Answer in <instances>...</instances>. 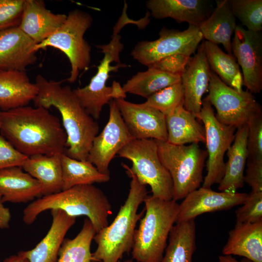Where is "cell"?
Segmentation results:
<instances>
[{"instance_id":"1","label":"cell","mask_w":262,"mask_h":262,"mask_svg":"<svg viewBox=\"0 0 262 262\" xmlns=\"http://www.w3.org/2000/svg\"><path fill=\"white\" fill-rule=\"evenodd\" d=\"M0 134L28 157L65 153L67 137L59 118L42 107L2 112Z\"/></svg>"},{"instance_id":"2","label":"cell","mask_w":262,"mask_h":262,"mask_svg":"<svg viewBox=\"0 0 262 262\" xmlns=\"http://www.w3.org/2000/svg\"><path fill=\"white\" fill-rule=\"evenodd\" d=\"M35 83L38 91L33 100L34 106L54 107L61 115L67 137L65 153L78 160L87 161L99 131L98 123L81 106L70 86H63L61 82L47 80L41 75L36 76Z\"/></svg>"},{"instance_id":"3","label":"cell","mask_w":262,"mask_h":262,"mask_svg":"<svg viewBox=\"0 0 262 262\" xmlns=\"http://www.w3.org/2000/svg\"><path fill=\"white\" fill-rule=\"evenodd\" d=\"M122 165L131 178L129 192L113 222L94 237L97 247L92 257L96 262H118L125 253H129L136 224L145 213V209L139 213L138 210L147 196L146 185L139 181L129 166Z\"/></svg>"},{"instance_id":"4","label":"cell","mask_w":262,"mask_h":262,"mask_svg":"<svg viewBox=\"0 0 262 262\" xmlns=\"http://www.w3.org/2000/svg\"><path fill=\"white\" fill-rule=\"evenodd\" d=\"M54 209L75 217L85 216L96 233L109 225L108 218L112 213L109 198L100 189L93 184L79 185L33 200L24 209L22 220L31 225L43 212Z\"/></svg>"},{"instance_id":"5","label":"cell","mask_w":262,"mask_h":262,"mask_svg":"<svg viewBox=\"0 0 262 262\" xmlns=\"http://www.w3.org/2000/svg\"><path fill=\"white\" fill-rule=\"evenodd\" d=\"M145 214L135 229L131 250L136 262H161L170 230L176 223L179 204L147 196Z\"/></svg>"},{"instance_id":"6","label":"cell","mask_w":262,"mask_h":262,"mask_svg":"<svg viewBox=\"0 0 262 262\" xmlns=\"http://www.w3.org/2000/svg\"><path fill=\"white\" fill-rule=\"evenodd\" d=\"M159 159L173 183L172 200L177 201L198 189L203 181L206 150L198 144L176 145L155 140Z\"/></svg>"},{"instance_id":"7","label":"cell","mask_w":262,"mask_h":262,"mask_svg":"<svg viewBox=\"0 0 262 262\" xmlns=\"http://www.w3.org/2000/svg\"><path fill=\"white\" fill-rule=\"evenodd\" d=\"M120 39L117 33H114L109 44L96 46L104 54L96 74L88 85L73 89L81 106L95 120L99 118L105 105L114 99L126 97V93L118 82H114L112 86L106 85L110 72L128 66L120 62L119 54L123 49Z\"/></svg>"},{"instance_id":"8","label":"cell","mask_w":262,"mask_h":262,"mask_svg":"<svg viewBox=\"0 0 262 262\" xmlns=\"http://www.w3.org/2000/svg\"><path fill=\"white\" fill-rule=\"evenodd\" d=\"M92 22L93 17L88 13L79 9L71 10L62 25L46 40L36 44L34 50L52 47L65 53L71 65L67 81L74 83L80 71L87 69L91 63V47L84 35Z\"/></svg>"},{"instance_id":"9","label":"cell","mask_w":262,"mask_h":262,"mask_svg":"<svg viewBox=\"0 0 262 262\" xmlns=\"http://www.w3.org/2000/svg\"><path fill=\"white\" fill-rule=\"evenodd\" d=\"M117 154L131 162L130 170L141 183L150 187L152 196L164 200L172 199V180L159 159L155 139H133Z\"/></svg>"},{"instance_id":"10","label":"cell","mask_w":262,"mask_h":262,"mask_svg":"<svg viewBox=\"0 0 262 262\" xmlns=\"http://www.w3.org/2000/svg\"><path fill=\"white\" fill-rule=\"evenodd\" d=\"M205 98L215 107V117L221 123L237 129L262 115L261 106L252 93L228 86L212 70Z\"/></svg>"},{"instance_id":"11","label":"cell","mask_w":262,"mask_h":262,"mask_svg":"<svg viewBox=\"0 0 262 262\" xmlns=\"http://www.w3.org/2000/svg\"><path fill=\"white\" fill-rule=\"evenodd\" d=\"M159 36L154 40L139 42L131 52L132 57L148 67L170 55L182 54L191 56L203 39L199 27L193 25H189L183 31L164 27Z\"/></svg>"},{"instance_id":"12","label":"cell","mask_w":262,"mask_h":262,"mask_svg":"<svg viewBox=\"0 0 262 262\" xmlns=\"http://www.w3.org/2000/svg\"><path fill=\"white\" fill-rule=\"evenodd\" d=\"M198 119L204 124L205 143L208 159L207 173L203 179L202 187L211 188L222 180L225 170V153L234 141L236 128L224 125L216 119L212 105L205 98Z\"/></svg>"},{"instance_id":"13","label":"cell","mask_w":262,"mask_h":262,"mask_svg":"<svg viewBox=\"0 0 262 262\" xmlns=\"http://www.w3.org/2000/svg\"><path fill=\"white\" fill-rule=\"evenodd\" d=\"M108 121L94 139L87 161L102 174L110 175L109 166L114 156L133 140L114 99L109 103Z\"/></svg>"},{"instance_id":"14","label":"cell","mask_w":262,"mask_h":262,"mask_svg":"<svg viewBox=\"0 0 262 262\" xmlns=\"http://www.w3.org/2000/svg\"><path fill=\"white\" fill-rule=\"evenodd\" d=\"M233 56L242 70L243 84L251 93L262 89V36L237 25L231 41Z\"/></svg>"},{"instance_id":"15","label":"cell","mask_w":262,"mask_h":262,"mask_svg":"<svg viewBox=\"0 0 262 262\" xmlns=\"http://www.w3.org/2000/svg\"><path fill=\"white\" fill-rule=\"evenodd\" d=\"M114 100L134 139L167 141L165 116L161 112L143 103H134L123 98Z\"/></svg>"},{"instance_id":"16","label":"cell","mask_w":262,"mask_h":262,"mask_svg":"<svg viewBox=\"0 0 262 262\" xmlns=\"http://www.w3.org/2000/svg\"><path fill=\"white\" fill-rule=\"evenodd\" d=\"M248 194L238 192H218L203 187L186 196L179 204L176 223L195 219L204 213L229 210L243 204Z\"/></svg>"},{"instance_id":"17","label":"cell","mask_w":262,"mask_h":262,"mask_svg":"<svg viewBox=\"0 0 262 262\" xmlns=\"http://www.w3.org/2000/svg\"><path fill=\"white\" fill-rule=\"evenodd\" d=\"M197 49L181 76V83L184 92L183 106L198 119L202 98L208 87L212 70L206 57L203 42Z\"/></svg>"},{"instance_id":"18","label":"cell","mask_w":262,"mask_h":262,"mask_svg":"<svg viewBox=\"0 0 262 262\" xmlns=\"http://www.w3.org/2000/svg\"><path fill=\"white\" fill-rule=\"evenodd\" d=\"M36 44L18 27L0 31V71H25L37 60Z\"/></svg>"},{"instance_id":"19","label":"cell","mask_w":262,"mask_h":262,"mask_svg":"<svg viewBox=\"0 0 262 262\" xmlns=\"http://www.w3.org/2000/svg\"><path fill=\"white\" fill-rule=\"evenodd\" d=\"M210 3L206 0H149L146 7L156 19L171 18L199 27L211 14Z\"/></svg>"},{"instance_id":"20","label":"cell","mask_w":262,"mask_h":262,"mask_svg":"<svg viewBox=\"0 0 262 262\" xmlns=\"http://www.w3.org/2000/svg\"><path fill=\"white\" fill-rule=\"evenodd\" d=\"M51 226L45 236L33 249L19 251L29 262H57L59 252L68 230L76 217L59 209L50 210Z\"/></svg>"},{"instance_id":"21","label":"cell","mask_w":262,"mask_h":262,"mask_svg":"<svg viewBox=\"0 0 262 262\" xmlns=\"http://www.w3.org/2000/svg\"><path fill=\"white\" fill-rule=\"evenodd\" d=\"M67 15L54 14L41 0H25L18 27L37 44L48 38L64 23Z\"/></svg>"},{"instance_id":"22","label":"cell","mask_w":262,"mask_h":262,"mask_svg":"<svg viewBox=\"0 0 262 262\" xmlns=\"http://www.w3.org/2000/svg\"><path fill=\"white\" fill-rule=\"evenodd\" d=\"M0 195L4 202L27 203L44 195L41 184L21 167L0 171Z\"/></svg>"},{"instance_id":"23","label":"cell","mask_w":262,"mask_h":262,"mask_svg":"<svg viewBox=\"0 0 262 262\" xmlns=\"http://www.w3.org/2000/svg\"><path fill=\"white\" fill-rule=\"evenodd\" d=\"M222 253L243 257L252 262H262V221L236 223L229 233Z\"/></svg>"},{"instance_id":"24","label":"cell","mask_w":262,"mask_h":262,"mask_svg":"<svg viewBox=\"0 0 262 262\" xmlns=\"http://www.w3.org/2000/svg\"><path fill=\"white\" fill-rule=\"evenodd\" d=\"M25 71H0V110L6 112L27 106L38 93Z\"/></svg>"},{"instance_id":"25","label":"cell","mask_w":262,"mask_h":262,"mask_svg":"<svg viewBox=\"0 0 262 262\" xmlns=\"http://www.w3.org/2000/svg\"><path fill=\"white\" fill-rule=\"evenodd\" d=\"M233 143L228 149L223 177L218 183L221 192H235L244 184V171L248 159L247 124L237 129Z\"/></svg>"},{"instance_id":"26","label":"cell","mask_w":262,"mask_h":262,"mask_svg":"<svg viewBox=\"0 0 262 262\" xmlns=\"http://www.w3.org/2000/svg\"><path fill=\"white\" fill-rule=\"evenodd\" d=\"M213 11L199 27L203 38L216 45L222 44L227 53L232 55L231 38L237 26L236 18L228 0H215Z\"/></svg>"},{"instance_id":"27","label":"cell","mask_w":262,"mask_h":262,"mask_svg":"<svg viewBox=\"0 0 262 262\" xmlns=\"http://www.w3.org/2000/svg\"><path fill=\"white\" fill-rule=\"evenodd\" d=\"M196 119L183 106L179 107L171 114L165 116L167 142L176 145L199 142L205 143L204 126Z\"/></svg>"},{"instance_id":"28","label":"cell","mask_w":262,"mask_h":262,"mask_svg":"<svg viewBox=\"0 0 262 262\" xmlns=\"http://www.w3.org/2000/svg\"><path fill=\"white\" fill-rule=\"evenodd\" d=\"M61 155H38L28 157L22 168L42 185L44 195L62 190V169Z\"/></svg>"},{"instance_id":"29","label":"cell","mask_w":262,"mask_h":262,"mask_svg":"<svg viewBox=\"0 0 262 262\" xmlns=\"http://www.w3.org/2000/svg\"><path fill=\"white\" fill-rule=\"evenodd\" d=\"M195 219L175 223L161 262H192L196 249Z\"/></svg>"},{"instance_id":"30","label":"cell","mask_w":262,"mask_h":262,"mask_svg":"<svg viewBox=\"0 0 262 262\" xmlns=\"http://www.w3.org/2000/svg\"><path fill=\"white\" fill-rule=\"evenodd\" d=\"M206 57L211 69L225 84L237 90H242L243 76L232 55L224 52L218 45L204 41Z\"/></svg>"},{"instance_id":"31","label":"cell","mask_w":262,"mask_h":262,"mask_svg":"<svg viewBox=\"0 0 262 262\" xmlns=\"http://www.w3.org/2000/svg\"><path fill=\"white\" fill-rule=\"evenodd\" d=\"M180 82V76L148 67L146 71L138 72L132 76L122 87L125 93L147 98L156 92Z\"/></svg>"},{"instance_id":"32","label":"cell","mask_w":262,"mask_h":262,"mask_svg":"<svg viewBox=\"0 0 262 262\" xmlns=\"http://www.w3.org/2000/svg\"><path fill=\"white\" fill-rule=\"evenodd\" d=\"M62 169V190L79 185H90L109 181L110 175L101 173L87 161L78 160L61 154Z\"/></svg>"},{"instance_id":"33","label":"cell","mask_w":262,"mask_h":262,"mask_svg":"<svg viewBox=\"0 0 262 262\" xmlns=\"http://www.w3.org/2000/svg\"><path fill=\"white\" fill-rule=\"evenodd\" d=\"M96 233L91 221L85 218L79 233L73 239H65L57 262H96L90 250Z\"/></svg>"},{"instance_id":"34","label":"cell","mask_w":262,"mask_h":262,"mask_svg":"<svg viewBox=\"0 0 262 262\" xmlns=\"http://www.w3.org/2000/svg\"><path fill=\"white\" fill-rule=\"evenodd\" d=\"M234 17L246 30L261 32L262 30V0H228Z\"/></svg>"},{"instance_id":"35","label":"cell","mask_w":262,"mask_h":262,"mask_svg":"<svg viewBox=\"0 0 262 262\" xmlns=\"http://www.w3.org/2000/svg\"><path fill=\"white\" fill-rule=\"evenodd\" d=\"M165 116L184 105V92L181 82L165 87L152 95L143 103Z\"/></svg>"},{"instance_id":"36","label":"cell","mask_w":262,"mask_h":262,"mask_svg":"<svg viewBox=\"0 0 262 262\" xmlns=\"http://www.w3.org/2000/svg\"><path fill=\"white\" fill-rule=\"evenodd\" d=\"M242 206L235 212L236 223L262 221V192H251Z\"/></svg>"},{"instance_id":"37","label":"cell","mask_w":262,"mask_h":262,"mask_svg":"<svg viewBox=\"0 0 262 262\" xmlns=\"http://www.w3.org/2000/svg\"><path fill=\"white\" fill-rule=\"evenodd\" d=\"M25 0H0V31L18 27Z\"/></svg>"},{"instance_id":"38","label":"cell","mask_w":262,"mask_h":262,"mask_svg":"<svg viewBox=\"0 0 262 262\" xmlns=\"http://www.w3.org/2000/svg\"><path fill=\"white\" fill-rule=\"evenodd\" d=\"M247 125L248 159L262 161V115L251 119Z\"/></svg>"},{"instance_id":"39","label":"cell","mask_w":262,"mask_h":262,"mask_svg":"<svg viewBox=\"0 0 262 262\" xmlns=\"http://www.w3.org/2000/svg\"><path fill=\"white\" fill-rule=\"evenodd\" d=\"M28 158L0 134V171L12 167H22Z\"/></svg>"},{"instance_id":"40","label":"cell","mask_w":262,"mask_h":262,"mask_svg":"<svg viewBox=\"0 0 262 262\" xmlns=\"http://www.w3.org/2000/svg\"><path fill=\"white\" fill-rule=\"evenodd\" d=\"M190 59L191 56L184 54H174L164 57L147 67H153L181 77Z\"/></svg>"},{"instance_id":"41","label":"cell","mask_w":262,"mask_h":262,"mask_svg":"<svg viewBox=\"0 0 262 262\" xmlns=\"http://www.w3.org/2000/svg\"><path fill=\"white\" fill-rule=\"evenodd\" d=\"M244 182L251 188V192H262V161L248 159Z\"/></svg>"},{"instance_id":"42","label":"cell","mask_w":262,"mask_h":262,"mask_svg":"<svg viewBox=\"0 0 262 262\" xmlns=\"http://www.w3.org/2000/svg\"><path fill=\"white\" fill-rule=\"evenodd\" d=\"M1 196L0 195V229H7L9 228L11 214L9 208L3 205Z\"/></svg>"},{"instance_id":"43","label":"cell","mask_w":262,"mask_h":262,"mask_svg":"<svg viewBox=\"0 0 262 262\" xmlns=\"http://www.w3.org/2000/svg\"><path fill=\"white\" fill-rule=\"evenodd\" d=\"M3 262H29L19 252L17 254L11 255L4 260Z\"/></svg>"},{"instance_id":"44","label":"cell","mask_w":262,"mask_h":262,"mask_svg":"<svg viewBox=\"0 0 262 262\" xmlns=\"http://www.w3.org/2000/svg\"><path fill=\"white\" fill-rule=\"evenodd\" d=\"M218 262H252V261L244 259L242 261H238L231 255H220L218 257Z\"/></svg>"},{"instance_id":"45","label":"cell","mask_w":262,"mask_h":262,"mask_svg":"<svg viewBox=\"0 0 262 262\" xmlns=\"http://www.w3.org/2000/svg\"><path fill=\"white\" fill-rule=\"evenodd\" d=\"M123 262H135L132 259L126 260Z\"/></svg>"},{"instance_id":"46","label":"cell","mask_w":262,"mask_h":262,"mask_svg":"<svg viewBox=\"0 0 262 262\" xmlns=\"http://www.w3.org/2000/svg\"><path fill=\"white\" fill-rule=\"evenodd\" d=\"M2 111L0 110V126L1 123V118Z\"/></svg>"}]
</instances>
